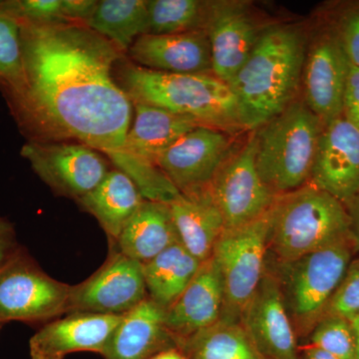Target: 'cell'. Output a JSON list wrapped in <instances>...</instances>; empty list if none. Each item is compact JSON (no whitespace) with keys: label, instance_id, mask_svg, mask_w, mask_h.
<instances>
[{"label":"cell","instance_id":"cell-2","mask_svg":"<svg viewBox=\"0 0 359 359\" xmlns=\"http://www.w3.org/2000/svg\"><path fill=\"white\" fill-rule=\"evenodd\" d=\"M306 57L304 35L294 26L261 32L250 57L229 84L241 129L257 131L294 102Z\"/></svg>","mask_w":359,"mask_h":359},{"label":"cell","instance_id":"cell-22","mask_svg":"<svg viewBox=\"0 0 359 359\" xmlns=\"http://www.w3.org/2000/svg\"><path fill=\"white\" fill-rule=\"evenodd\" d=\"M168 205L180 244L201 263L211 259L226 226L209 189L196 195L181 194Z\"/></svg>","mask_w":359,"mask_h":359},{"label":"cell","instance_id":"cell-12","mask_svg":"<svg viewBox=\"0 0 359 359\" xmlns=\"http://www.w3.org/2000/svg\"><path fill=\"white\" fill-rule=\"evenodd\" d=\"M230 133L199 126L179 139L158 160V166L182 195L205 192L230 157Z\"/></svg>","mask_w":359,"mask_h":359},{"label":"cell","instance_id":"cell-4","mask_svg":"<svg viewBox=\"0 0 359 359\" xmlns=\"http://www.w3.org/2000/svg\"><path fill=\"white\" fill-rule=\"evenodd\" d=\"M342 244L353 245L344 203L311 184L278 196L271 209L269 261L287 263Z\"/></svg>","mask_w":359,"mask_h":359},{"label":"cell","instance_id":"cell-41","mask_svg":"<svg viewBox=\"0 0 359 359\" xmlns=\"http://www.w3.org/2000/svg\"><path fill=\"white\" fill-rule=\"evenodd\" d=\"M356 340V359H359V314L351 320Z\"/></svg>","mask_w":359,"mask_h":359},{"label":"cell","instance_id":"cell-3","mask_svg":"<svg viewBox=\"0 0 359 359\" xmlns=\"http://www.w3.org/2000/svg\"><path fill=\"white\" fill-rule=\"evenodd\" d=\"M115 78L132 103L164 108L228 133L241 129L233 90L212 73L159 72L122 57L116 65Z\"/></svg>","mask_w":359,"mask_h":359},{"label":"cell","instance_id":"cell-10","mask_svg":"<svg viewBox=\"0 0 359 359\" xmlns=\"http://www.w3.org/2000/svg\"><path fill=\"white\" fill-rule=\"evenodd\" d=\"M21 156L54 193L75 201L94 190L110 171L102 153L79 142L27 141Z\"/></svg>","mask_w":359,"mask_h":359},{"label":"cell","instance_id":"cell-38","mask_svg":"<svg viewBox=\"0 0 359 359\" xmlns=\"http://www.w3.org/2000/svg\"><path fill=\"white\" fill-rule=\"evenodd\" d=\"M351 224V242L354 254H359V194L344 204Z\"/></svg>","mask_w":359,"mask_h":359},{"label":"cell","instance_id":"cell-1","mask_svg":"<svg viewBox=\"0 0 359 359\" xmlns=\"http://www.w3.org/2000/svg\"><path fill=\"white\" fill-rule=\"evenodd\" d=\"M20 22L25 86L7 102L28 141L122 150L134 109L115 78L124 53L86 25Z\"/></svg>","mask_w":359,"mask_h":359},{"label":"cell","instance_id":"cell-6","mask_svg":"<svg viewBox=\"0 0 359 359\" xmlns=\"http://www.w3.org/2000/svg\"><path fill=\"white\" fill-rule=\"evenodd\" d=\"M353 245L316 250L287 263L266 261L276 276L297 335L309 337L353 259Z\"/></svg>","mask_w":359,"mask_h":359},{"label":"cell","instance_id":"cell-28","mask_svg":"<svg viewBox=\"0 0 359 359\" xmlns=\"http://www.w3.org/2000/svg\"><path fill=\"white\" fill-rule=\"evenodd\" d=\"M208 9L209 2L199 0H147V34H180L205 29Z\"/></svg>","mask_w":359,"mask_h":359},{"label":"cell","instance_id":"cell-7","mask_svg":"<svg viewBox=\"0 0 359 359\" xmlns=\"http://www.w3.org/2000/svg\"><path fill=\"white\" fill-rule=\"evenodd\" d=\"M271 216V210L252 223L226 229L217 242L212 257L223 283L222 320L241 323L245 308L263 280Z\"/></svg>","mask_w":359,"mask_h":359},{"label":"cell","instance_id":"cell-40","mask_svg":"<svg viewBox=\"0 0 359 359\" xmlns=\"http://www.w3.org/2000/svg\"><path fill=\"white\" fill-rule=\"evenodd\" d=\"M149 359H188V358L178 347H173V348L160 351L159 353L155 354Z\"/></svg>","mask_w":359,"mask_h":359},{"label":"cell","instance_id":"cell-26","mask_svg":"<svg viewBox=\"0 0 359 359\" xmlns=\"http://www.w3.org/2000/svg\"><path fill=\"white\" fill-rule=\"evenodd\" d=\"M87 27L127 53L137 39L148 33L147 0H102Z\"/></svg>","mask_w":359,"mask_h":359},{"label":"cell","instance_id":"cell-39","mask_svg":"<svg viewBox=\"0 0 359 359\" xmlns=\"http://www.w3.org/2000/svg\"><path fill=\"white\" fill-rule=\"evenodd\" d=\"M301 359H339L335 358V356L332 355V354L325 353V351H321V349L318 348V347H314L309 346H306L304 348V351H302V354L301 356Z\"/></svg>","mask_w":359,"mask_h":359},{"label":"cell","instance_id":"cell-11","mask_svg":"<svg viewBox=\"0 0 359 359\" xmlns=\"http://www.w3.org/2000/svg\"><path fill=\"white\" fill-rule=\"evenodd\" d=\"M146 299L142 264L112 249L98 271L84 282L72 285L68 313L124 316Z\"/></svg>","mask_w":359,"mask_h":359},{"label":"cell","instance_id":"cell-31","mask_svg":"<svg viewBox=\"0 0 359 359\" xmlns=\"http://www.w3.org/2000/svg\"><path fill=\"white\" fill-rule=\"evenodd\" d=\"M309 346L318 347L339 359H356V340L351 321L325 316L311 330Z\"/></svg>","mask_w":359,"mask_h":359},{"label":"cell","instance_id":"cell-9","mask_svg":"<svg viewBox=\"0 0 359 359\" xmlns=\"http://www.w3.org/2000/svg\"><path fill=\"white\" fill-rule=\"evenodd\" d=\"M256 131L240 150L231 153L209 187V193L226 229L238 228L263 217L278 196L264 183L256 164Z\"/></svg>","mask_w":359,"mask_h":359},{"label":"cell","instance_id":"cell-42","mask_svg":"<svg viewBox=\"0 0 359 359\" xmlns=\"http://www.w3.org/2000/svg\"><path fill=\"white\" fill-rule=\"evenodd\" d=\"M2 327H4V325H1V323H0V330H1Z\"/></svg>","mask_w":359,"mask_h":359},{"label":"cell","instance_id":"cell-20","mask_svg":"<svg viewBox=\"0 0 359 359\" xmlns=\"http://www.w3.org/2000/svg\"><path fill=\"white\" fill-rule=\"evenodd\" d=\"M177 347L165 327V309L146 299L123 316L110 340L105 359H149Z\"/></svg>","mask_w":359,"mask_h":359},{"label":"cell","instance_id":"cell-29","mask_svg":"<svg viewBox=\"0 0 359 359\" xmlns=\"http://www.w3.org/2000/svg\"><path fill=\"white\" fill-rule=\"evenodd\" d=\"M25 86L21 22L4 7L0 0V90L6 100L20 93Z\"/></svg>","mask_w":359,"mask_h":359},{"label":"cell","instance_id":"cell-5","mask_svg":"<svg viewBox=\"0 0 359 359\" xmlns=\"http://www.w3.org/2000/svg\"><path fill=\"white\" fill-rule=\"evenodd\" d=\"M323 128L306 102L294 101L257 130V171L278 197L309 184Z\"/></svg>","mask_w":359,"mask_h":359},{"label":"cell","instance_id":"cell-37","mask_svg":"<svg viewBox=\"0 0 359 359\" xmlns=\"http://www.w3.org/2000/svg\"><path fill=\"white\" fill-rule=\"evenodd\" d=\"M20 249L13 224L6 219L0 218V266L8 262Z\"/></svg>","mask_w":359,"mask_h":359},{"label":"cell","instance_id":"cell-19","mask_svg":"<svg viewBox=\"0 0 359 359\" xmlns=\"http://www.w3.org/2000/svg\"><path fill=\"white\" fill-rule=\"evenodd\" d=\"M127 53L134 65L176 74L212 72L211 46L205 29L180 34H144Z\"/></svg>","mask_w":359,"mask_h":359},{"label":"cell","instance_id":"cell-13","mask_svg":"<svg viewBox=\"0 0 359 359\" xmlns=\"http://www.w3.org/2000/svg\"><path fill=\"white\" fill-rule=\"evenodd\" d=\"M349 69L339 33H325L306 54L302 73L306 104L323 126L344 115Z\"/></svg>","mask_w":359,"mask_h":359},{"label":"cell","instance_id":"cell-24","mask_svg":"<svg viewBox=\"0 0 359 359\" xmlns=\"http://www.w3.org/2000/svg\"><path fill=\"white\" fill-rule=\"evenodd\" d=\"M76 202L98 221L111 245H114L144 198L134 182L115 169L110 170L94 190Z\"/></svg>","mask_w":359,"mask_h":359},{"label":"cell","instance_id":"cell-18","mask_svg":"<svg viewBox=\"0 0 359 359\" xmlns=\"http://www.w3.org/2000/svg\"><path fill=\"white\" fill-rule=\"evenodd\" d=\"M223 309L221 273L211 257L201 264L183 294L165 311V327L178 347L180 342L218 323Z\"/></svg>","mask_w":359,"mask_h":359},{"label":"cell","instance_id":"cell-25","mask_svg":"<svg viewBox=\"0 0 359 359\" xmlns=\"http://www.w3.org/2000/svg\"><path fill=\"white\" fill-rule=\"evenodd\" d=\"M201 264L180 243L142 264L148 299L166 311L192 282Z\"/></svg>","mask_w":359,"mask_h":359},{"label":"cell","instance_id":"cell-35","mask_svg":"<svg viewBox=\"0 0 359 359\" xmlns=\"http://www.w3.org/2000/svg\"><path fill=\"white\" fill-rule=\"evenodd\" d=\"M339 33L349 62L359 68V11L348 18Z\"/></svg>","mask_w":359,"mask_h":359},{"label":"cell","instance_id":"cell-8","mask_svg":"<svg viewBox=\"0 0 359 359\" xmlns=\"http://www.w3.org/2000/svg\"><path fill=\"white\" fill-rule=\"evenodd\" d=\"M71 287L47 275L20 249L0 266V323H41L68 313Z\"/></svg>","mask_w":359,"mask_h":359},{"label":"cell","instance_id":"cell-23","mask_svg":"<svg viewBox=\"0 0 359 359\" xmlns=\"http://www.w3.org/2000/svg\"><path fill=\"white\" fill-rule=\"evenodd\" d=\"M177 243L169 205L144 200L112 249L144 264Z\"/></svg>","mask_w":359,"mask_h":359},{"label":"cell","instance_id":"cell-27","mask_svg":"<svg viewBox=\"0 0 359 359\" xmlns=\"http://www.w3.org/2000/svg\"><path fill=\"white\" fill-rule=\"evenodd\" d=\"M178 348L188 359H264L241 323L222 320L180 342Z\"/></svg>","mask_w":359,"mask_h":359},{"label":"cell","instance_id":"cell-21","mask_svg":"<svg viewBox=\"0 0 359 359\" xmlns=\"http://www.w3.org/2000/svg\"><path fill=\"white\" fill-rule=\"evenodd\" d=\"M133 108L134 120L122 150L153 164L158 165L163 153L181 137L203 126L192 118L157 106L133 102Z\"/></svg>","mask_w":359,"mask_h":359},{"label":"cell","instance_id":"cell-30","mask_svg":"<svg viewBox=\"0 0 359 359\" xmlns=\"http://www.w3.org/2000/svg\"><path fill=\"white\" fill-rule=\"evenodd\" d=\"M116 169L126 174L140 191L144 200L170 204L181 195L158 165L127 154L123 150L106 156Z\"/></svg>","mask_w":359,"mask_h":359},{"label":"cell","instance_id":"cell-14","mask_svg":"<svg viewBox=\"0 0 359 359\" xmlns=\"http://www.w3.org/2000/svg\"><path fill=\"white\" fill-rule=\"evenodd\" d=\"M241 325L264 359H301L297 332L280 285L268 266L243 313Z\"/></svg>","mask_w":359,"mask_h":359},{"label":"cell","instance_id":"cell-33","mask_svg":"<svg viewBox=\"0 0 359 359\" xmlns=\"http://www.w3.org/2000/svg\"><path fill=\"white\" fill-rule=\"evenodd\" d=\"M7 11L22 22L33 25H65L62 0H4Z\"/></svg>","mask_w":359,"mask_h":359},{"label":"cell","instance_id":"cell-15","mask_svg":"<svg viewBox=\"0 0 359 359\" xmlns=\"http://www.w3.org/2000/svg\"><path fill=\"white\" fill-rule=\"evenodd\" d=\"M309 184L344 204L359 194V130L344 116L323 126Z\"/></svg>","mask_w":359,"mask_h":359},{"label":"cell","instance_id":"cell-32","mask_svg":"<svg viewBox=\"0 0 359 359\" xmlns=\"http://www.w3.org/2000/svg\"><path fill=\"white\" fill-rule=\"evenodd\" d=\"M359 314V259H351L339 287L328 302L325 316L351 321Z\"/></svg>","mask_w":359,"mask_h":359},{"label":"cell","instance_id":"cell-17","mask_svg":"<svg viewBox=\"0 0 359 359\" xmlns=\"http://www.w3.org/2000/svg\"><path fill=\"white\" fill-rule=\"evenodd\" d=\"M205 30L212 74L230 84L254 50L261 32L243 4L223 1L209 4Z\"/></svg>","mask_w":359,"mask_h":359},{"label":"cell","instance_id":"cell-36","mask_svg":"<svg viewBox=\"0 0 359 359\" xmlns=\"http://www.w3.org/2000/svg\"><path fill=\"white\" fill-rule=\"evenodd\" d=\"M97 6L96 0H62L63 16L67 22L87 26Z\"/></svg>","mask_w":359,"mask_h":359},{"label":"cell","instance_id":"cell-34","mask_svg":"<svg viewBox=\"0 0 359 359\" xmlns=\"http://www.w3.org/2000/svg\"><path fill=\"white\" fill-rule=\"evenodd\" d=\"M342 116L359 130V68L351 65L347 79Z\"/></svg>","mask_w":359,"mask_h":359},{"label":"cell","instance_id":"cell-16","mask_svg":"<svg viewBox=\"0 0 359 359\" xmlns=\"http://www.w3.org/2000/svg\"><path fill=\"white\" fill-rule=\"evenodd\" d=\"M123 316L66 313L49 321L29 341L32 359H63L68 354L88 351L105 355Z\"/></svg>","mask_w":359,"mask_h":359}]
</instances>
